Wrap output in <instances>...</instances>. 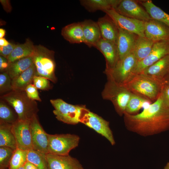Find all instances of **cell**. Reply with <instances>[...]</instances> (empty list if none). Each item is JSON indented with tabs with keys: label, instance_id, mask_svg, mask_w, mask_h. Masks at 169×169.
<instances>
[{
	"label": "cell",
	"instance_id": "obj_42",
	"mask_svg": "<svg viewBox=\"0 0 169 169\" xmlns=\"http://www.w3.org/2000/svg\"><path fill=\"white\" fill-rule=\"evenodd\" d=\"M23 166L25 169H38L35 165L28 161L25 162Z\"/></svg>",
	"mask_w": 169,
	"mask_h": 169
},
{
	"label": "cell",
	"instance_id": "obj_3",
	"mask_svg": "<svg viewBox=\"0 0 169 169\" xmlns=\"http://www.w3.org/2000/svg\"><path fill=\"white\" fill-rule=\"evenodd\" d=\"M0 98L13 108L19 120H31L39 111L37 102L29 99L25 91L13 90Z\"/></svg>",
	"mask_w": 169,
	"mask_h": 169
},
{
	"label": "cell",
	"instance_id": "obj_2",
	"mask_svg": "<svg viewBox=\"0 0 169 169\" xmlns=\"http://www.w3.org/2000/svg\"><path fill=\"white\" fill-rule=\"evenodd\" d=\"M124 85L132 94L154 102L159 96L163 84L162 81L140 73Z\"/></svg>",
	"mask_w": 169,
	"mask_h": 169
},
{
	"label": "cell",
	"instance_id": "obj_7",
	"mask_svg": "<svg viewBox=\"0 0 169 169\" xmlns=\"http://www.w3.org/2000/svg\"><path fill=\"white\" fill-rule=\"evenodd\" d=\"M138 60L133 51L118 61L111 70L105 71L108 79L124 85L128 82L135 75L134 70Z\"/></svg>",
	"mask_w": 169,
	"mask_h": 169
},
{
	"label": "cell",
	"instance_id": "obj_29",
	"mask_svg": "<svg viewBox=\"0 0 169 169\" xmlns=\"http://www.w3.org/2000/svg\"><path fill=\"white\" fill-rule=\"evenodd\" d=\"M33 64L32 56L21 59L10 63L6 71L13 79L27 69Z\"/></svg>",
	"mask_w": 169,
	"mask_h": 169
},
{
	"label": "cell",
	"instance_id": "obj_28",
	"mask_svg": "<svg viewBox=\"0 0 169 169\" xmlns=\"http://www.w3.org/2000/svg\"><path fill=\"white\" fill-rule=\"evenodd\" d=\"M12 125L0 122V147H8L15 150L17 147Z\"/></svg>",
	"mask_w": 169,
	"mask_h": 169
},
{
	"label": "cell",
	"instance_id": "obj_16",
	"mask_svg": "<svg viewBox=\"0 0 169 169\" xmlns=\"http://www.w3.org/2000/svg\"><path fill=\"white\" fill-rule=\"evenodd\" d=\"M48 169H84L76 158L70 156L46 154Z\"/></svg>",
	"mask_w": 169,
	"mask_h": 169
},
{
	"label": "cell",
	"instance_id": "obj_27",
	"mask_svg": "<svg viewBox=\"0 0 169 169\" xmlns=\"http://www.w3.org/2000/svg\"><path fill=\"white\" fill-rule=\"evenodd\" d=\"M153 19L165 24L169 28V14L155 5L151 0L138 1Z\"/></svg>",
	"mask_w": 169,
	"mask_h": 169
},
{
	"label": "cell",
	"instance_id": "obj_11",
	"mask_svg": "<svg viewBox=\"0 0 169 169\" xmlns=\"http://www.w3.org/2000/svg\"><path fill=\"white\" fill-rule=\"evenodd\" d=\"M17 148L28 151L33 149L30 120H19L12 124Z\"/></svg>",
	"mask_w": 169,
	"mask_h": 169
},
{
	"label": "cell",
	"instance_id": "obj_25",
	"mask_svg": "<svg viewBox=\"0 0 169 169\" xmlns=\"http://www.w3.org/2000/svg\"><path fill=\"white\" fill-rule=\"evenodd\" d=\"M35 46L33 42L27 38L24 43L18 44L7 58L9 63L15 60L32 56L34 51Z\"/></svg>",
	"mask_w": 169,
	"mask_h": 169
},
{
	"label": "cell",
	"instance_id": "obj_9",
	"mask_svg": "<svg viewBox=\"0 0 169 169\" xmlns=\"http://www.w3.org/2000/svg\"><path fill=\"white\" fill-rule=\"evenodd\" d=\"M83 123L106 138L112 145L115 144L112 132L108 121L98 115L88 110L82 117Z\"/></svg>",
	"mask_w": 169,
	"mask_h": 169
},
{
	"label": "cell",
	"instance_id": "obj_14",
	"mask_svg": "<svg viewBox=\"0 0 169 169\" xmlns=\"http://www.w3.org/2000/svg\"><path fill=\"white\" fill-rule=\"evenodd\" d=\"M30 124L33 149L48 153L49 134L43 128L37 115L31 119Z\"/></svg>",
	"mask_w": 169,
	"mask_h": 169
},
{
	"label": "cell",
	"instance_id": "obj_12",
	"mask_svg": "<svg viewBox=\"0 0 169 169\" xmlns=\"http://www.w3.org/2000/svg\"><path fill=\"white\" fill-rule=\"evenodd\" d=\"M169 54V40L155 42L149 54L137 62L134 70L135 74L141 73L165 56Z\"/></svg>",
	"mask_w": 169,
	"mask_h": 169
},
{
	"label": "cell",
	"instance_id": "obj_8",
	"mask_svg": "<svg viewBox=\"0 0 169 169\" xmlns=\"http://www.w3.org/2000/svg\"><path fill=\"white\" fill-rule=\"evenodd\" d=\"M48 153L59 155H69L70 151L78 146L80 137L70 134H49Z\"/></svg>",
	"mask_w": 169,
	"mask_h": 169
},
{
	"label": "cell",
	"instance_id": "obj_40",
	"mask_svg": "<svg viewBox=\"0 0 169 169\" xmlns=\"http://www.w3.org/2000/svg\"><path fill=\"white\" fill-rule=\"evenodd\" d=\"M9 64L7 58L0 55V71L1 73L6 71Z\"/></svg>",
	"mask_w": 169,
	"mask_h": 169
},
{
	"label": "cell",
	"instance_id": "obj_45",
	"mask_svg": "<svg viewBox=\"0 0 169 169\" xmlns=\"http://www.w3.org/2000/svg\"><path fill=\"white\" fill-rule=\"evenodd\" d=\"M5 30L3 28H1L0 29V38H3L5 36Z\"/></svg>",
	"mask_w": 169,
	"mask_h": 169
},
{
	"label": "cell",
	"instance_id": "obj_10",
	"mask_svg": "<svg viewBox=\"0 0 169 169\" xmlns=\"http://www.w3.org/2000/svg\"><path fill=\"white\" fill-rule=\"evenodd\" d=\"M104 12L112 19L118 28L139 36H145V22L124 16L117 13L114 9Z\"/></svg>",
	"mask_w": 169,
	"mask_h": 169
},
{
	"label": "cell",
	"instance_id": "obj_13",
	"mask_svg": "<svg viewBox=\"0 0 169 169\" xmlns=\"http://www.w3.org/2000/svg\"><path fill=\"white\" fill-rule=\"evenodd\" d=\"M115 10L124 16L144 22L153 19L145 9L134 0H121Z\"/></svg>",
	"mask_w": 169,
	"mask_h": 169
},
{
	"label": "cell",
	"instance_id": "obj_46",
	"mask_svg": "<svg viewBox=\"0 0 169 169\" xmlns=\"http://www.w3.org/2000/svg\"><path fill=\"white\" fill-rule=\"evenodd\" d=\"M163 169H169V162H167Z\"/></svg>",
	"mask_w": 169,
	"mask_h": 169
},
{
	"label": "cell",
	"instance_id": "obj_18",
	"mask_svg": "<svg viewBox=\"0 0 169 169\" xmlns=\"http://www.w3.org/2000/svg\"><path fill=\"white\" fill-rule=\"evenodd\" d=\"M118 29L116 44L120 60L132 51L138 35L122 29Z\"/></svg>",
	"mask_w": 169,
	"mask_h": 169
},
{
	"label": "cell",
	"instance_id": "obj_44",
	"mask_svg": "<svg viewBox=\"0 0 169 169\" xmlns=\"http://www.w3.org/2000/svg\"><path fill=\"white\" fill-rule=\"evenodd\" d=\"M162 82L163 85H169V74L164 78Z\"/></svg>",
	"mask_w": 169,
	"mask_h": 169
},
{
	"label": "cell",
	"instance_id": "obj_37",
	"mask_svg": "<svg viewBox=\"0 0 169 169\" xmlns=\"http://www.w3.org/2000/svg\"><path fill=\"white\" fill-rule=\"evenodd\" d=\"M25 91L28 97L30 99L40 102L42 101L39 97L37 89L33 84L29 85L26 87Z\"/></svg>",
	"mask_w": 169,
	"mask_h": 169
},
{
	"label": "cell",
	"instance_id": "obj_39",
	"mask_svg": "<svg viewBox=\"0 0 169 169\" xmlns=\"http://www.w3.org/2000/svg\"><path fill=\"white\" fill-rule=\"evenodd\" d=\"M16 44L9 43L7 46H0V54L5 58H7L15 48Z\"/></svg>",
	"mask_w": 169,
	"mask_h": 169
},
{
	"label": "cell",
	"instance_id": "obj_22",
	"mask_svg": "<svg viewBox=\"0 0 169 169\" xmlns=\"http://www.w3.org/2000/svg\"><path fill=\"white\" fill-rule=\"evenodd\" d=\"M61 34L71 44H80L84 42L81 22L69 24L62 28Z\"/></svg>",
	"mask_w": 169,
	"mask_h": 169
},
{
	"label": "cell",
	"instance_id": "obj_5",
	"mask_svg": "<svg viewBox=\"0 0 169 169\" xmlns=\"http://www.w3.org/2000/svg\"><path fill=\"white\" fill-rule=\"evenodd\" d=\"M50 101L54 108L53 113L56 118L68 124L75 125L80 122L88 110L84 105H73L60 99H51Z\"/></svg>",
	"mask_w": 169,
	"mask_h": 169
},
{
	"label": "cell",
	"instance_id": "obj_33",
	"mask_svg": "<svg viewBox=\"0 0 169 169\" xmlns=\"http://www.w3.org/2000/svg\"><path fill=\"white\" fill-rule=\"evenodd\" d=\"M28 151L18 148L14 151L8 169H17L27 161Z\"/></svg>",
	"mask_w": 169,
	"mask_h": 169
},
{
	"label": "cell",
	"instance_id": "obj_36",
	"mask_svg": "<svg viewBox=\"0 0 169 169\" xmlns=\"http://www.w3.org/2000/svg\"><path fill=\"white\" fill-rule=\"evenodd\" d=\"M49 80L45 77L36 75L33 79V84L37 89L48 90L52 87Z\"/></svg>",
	"mask_w": 169,
	"mask_h": 169
},
{
	"label": "cell",
	"instance_id": "obj_20",
	"mask_svg": "<svg viewBox=\"0 0 169 169\" xmlns=\"http://www.w3.org/2000/svg\"><path fill=\"white\" fill-rule=\"evenodd\" d=\"M97 23L102 38L116 43L119 29L115 22L107 15L100 18Z\"/></svg>",
	"mask_w": 169,
	"mask_h": 169
},
{
	"label": "cell",
	"instance_id": "obj_19",
	"mask_svg": "<svg viewBox=\"0 0 169 169\" xmlns=\"http://www.w3.org/2000/svg\"><path fill=\"white\" fill-rule=\"evenodd\" d=\"M81 23L84 43L89 47H95L96 43L102 38L97 22L90 19H86Z\"/></svg>",
	"mask_w": 169,
	"mask_h": 169
},
{
	"label": "cell",
	"instance_id": "obj_4",
	"mask_svg": "<svg viewBox=\"0 0 169 169\" xmlns=\"http://www.w3.org/2000/svg\"><path fill=\"white\" fill-rule=\"evenodd\" d=\"M54 51L39 45L35 46L32 55L38 76L44 77L54 83L57 81L55 74V63Z\"/></svg>",
	"mask_w": 169,
	"mask_h": 169
},
{
	"label": "cell",
	"instance_id": "obj_17",
	"mask_svg": "<svg viewBox=\"0 0 169 169\" xmlns=\"http://www.w3.org/2000/svg\"><path fill=\"white\" fill-rule=\"evenodd\" d=\"M144 34L146 37L154 43L169 40V28L162 22L155 19L145 22Z\"/></svg>",
	"mask_w": 169,
	"mask_h": 169
},
{
	"label": "cell",
	"instance_id": "obj_38",
	"mask_svg": "<svg viewBox=\"0 0 169 169\" xmlns=\"http://www.w3.org/2000/svg\"><path fill=\"white\" fill-rule=\"evenodd\" d=\"M160 95L164 105L169 110V85H163Z\"/></svg>",
	"mask_w": 169,
	"mask_h": 169
},
{
	"label": "cell",
	"instance_id": "obj_23",
	"mask_svg": "<svg viewBox=\"0 0 169 169\" xmlns=\"http://www.w3.org/2000/svg\"><path fill=\"white\" fill-rule=\"evenodd\" d=\"M38 76L36 68L33 64L19 75L12 79L13 90L25 91L29 84H33L34 77Z\"/></svg>",
	"mask_w": 169,
	"mask_h": 169
},
{
	"label": "cell",
	"instance_id": "obj_47",
	"mask_svg": "<svg viewBox=\"0 0 169 169\" xmlns=\"http://www.w3.org/2000/svg\"><path fill=\"white\" fill-rule=\"evenodd\" d=\"M17 169H25L24 168V166H22L19 168H18Z\"/></svg>",
	"mask_w": 169,
	"mask_h": 169
},
{
	"label": "cell",
	"instance_id": "obj_43",
	"mask_svg": "<svg viewBox=\"0 0 169 169\" xmlns=\"http://www.w3.org/2000/svg\"><path fill=\"white\" fill-rule=\"evenodd\" d=\"M9 43L4 38H0V46L4 47L8 45Z\"/></svg>",
	"mask_w": 169,
	"mask_h": 169
},
{
	"label": "cell",
	"instance_id": "obj_32",
	"mask_svg": "<svg viewBox=\"0 0 169 169\" xmlns=\"http://www.w3.org/2000/svg\"><path fill=\"white\" fill-rule=\"evenodd\" d=\"M46 154L33 149L28 151L27 161L35 165L38 169H48Z\"/></svg>",
	"mask_w": 169,
	"mask_h": 169
},
{
	"label": "cell",
	"instance_id": "obj_26",
	"mask_svg": "<svg viewBox=\"0 0 169 169\" xmlns=\"http://www.w3.org/2000/svg\"><path fill=\"white\" fill-rule=\"evenodd\" d=\"M154 43L145 36H137L132 51L138 62L142 60L149 54Z\"/></svg>",
	"mask_w": 169,
	"mask_h": 169
},
{
	"label": "cell",
	"instance_id": "obj_24",
	"mask_svg": "<svg viewBox=\"0 0 169 169\" xmlns=\"http://www.w3.org/2000/svg\"><path fill=\"white\" fill-rule=\"evenodd\" d=\"M121 0H81V4L89 12L98 10L104 12L112 9H115Z\"/></svg>",
	"mask_w": 169,
	"mask_h": 169
},
{
	"label": "cell",
	"instance_id": "obj_1",
	"mask_svg": "<svg viewBox=\"0 0 169 169\" xmlns=\"http://www.w3.org/2000/svg\"><path fill=\"white\" fill-rule=\"evenodd\" d=\"M124 115L127 129L140 135L150 136L169 130V110L164 105L160 95L141 113Z\"/></svg>",
	"mask_w": 169,
	"mask_h": 169
},
{
	"label": "cell",
	"instance_id": "obj_34",
	"mask_svg": "<svg viewBox=\"0 0 169 169\" xmlns=\"http://www.w3.org/2000/svg\"><path fill=\"white\" fill-rule=\"evenodd\" d=\"M14 150L7 147H0V169H8Z\"/></svg>",
	"mask_w": 169,
	"mask_h": 169
},
{
	"label": "cell",
	"instance_id": "obj_41",
	"mask_svg": "<svg viewBox=\"0 0 169 169\" xmlns=\"http://www.w3.org/2000/svg\"><path fill=\"white\" fill-rule=\"evenodd\" d=\"M0 2L4 9L7 12H10L12 9V7L10 1L8 0H1Z\"/></svg>",
	"mask_w": 169,
	"mask_h": 169
},
{
	"label": "cell",
	"instance_id": "obj_6",
	"mask_svg": "<svg viewBox=\"0 0 169 169\" xmlns=\"http://www.w3.org/2000/svg\"><path fill=\"white\" fill-rule=\"evenodd\" d=\"M102 92L105 99L110 100L120 115L125 113L132 94L124 85L109 79Z\"/></svg>",
	"mask_w": 169,
	"mask_h": 169
},
{
	"label": "cell",
	"instance_id": "obj_15",
	"mask_svg": "<svg viewBox=\"0 0 169 169\" xmlns=\"http://www.w3.org/2000/svg\"><path fill=\"white\" fill-rule=\"evenodd\" d=\"M95 47L99 50L105 58L106 68L105 71L112 69L119 60L116 43L101 38L96 43Z\"/></svg>",
	"mask_w": 169,
	"mask_h": 169
},
{
	"label": "cell",
	"instance_id": "obj_30",
	"mask_svg": "<svg viewBox=\"0 0 169 169\" xmlns=\"http://www.w3.org/2000/svg\"><path fill=\"white\" fill-rule=\"evenodd\" d=\"M151 103L152 102L149 100L132 94L127 104L125 113L133 115L141 109L143 108V109L147 108Z\"/></svg>",
	"mask_w": 169,
	"mask_h": 169
},
{
	"label": "cell",
	"instance_id": "obj_21",
	"mask_svg": "<svg viewBox=\"0 0 169 169\" xmlns=\"http://www.w3.org/2000/svg\"><path fill=\"white\" fill-rule=\"evenodd\" d=\"M162 81L169 74V54L144 69L141 73Z\"/></svg>",
	"mask_w": 169,
	"mask_h": 169
},
{
	"label": "cell",
	"instance_id": "obj_31",
	"mask_svg": "<svg viewBox=\"0 0 169 169\" xmlns=\"http://www.w3.org/2000/svg\"><path fill=\"white\" fill-rule=\"evenodd\" d=\"M18 120V115L13 108L0 99V122L13 124Z\"/></svg>",
	"mask_w": 169,
	"mask_h": 169
},
{
	"label": "cell",
	"instance_id": "obj_35",
	"mask_svg": "<svg viewBox=\"0 0 169 169\" xmlns=\"http://www.w3.org/2000/svg\"><path fill=\"white\" fill-rule=\"evenodd\" d=\"M13 90L12 79L7 71L0 74V93L1 95Z\"/></svg>",
	"mask_w": 169,
	"mask_h": 169
}]
</instances>
